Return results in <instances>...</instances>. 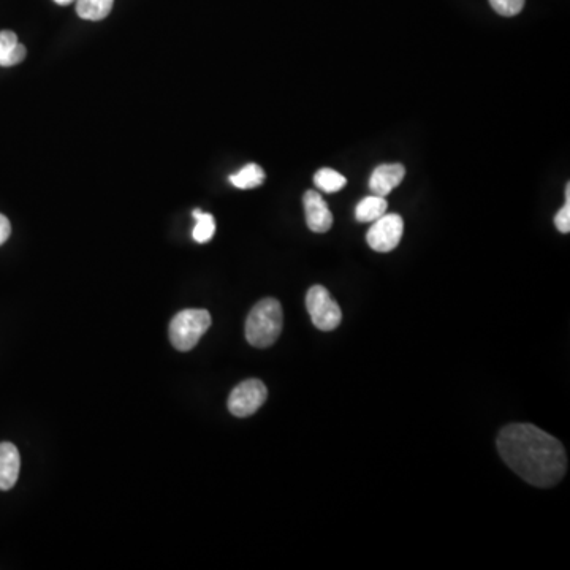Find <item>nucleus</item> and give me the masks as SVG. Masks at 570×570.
<instances>
[{"mask_svg": "<svg viewBox=\"0 0 570 570\" xmlns=\"http://www.w3.org/2000/svg\"><path fill=\"white\" fill-rule=\"evenodd\" d=\"M268 398V390L259 379H249L233 388L228 396V411L235 417H251Z\"/></svg>", "mask_w": 570, "mask_h": 570, "instance_id": "obj_5", "label": "nucleus"}, {"mask_svg": "<svg viewBox=\"0 0 570 570\" xmlns=\"http://www.w3.org/2000/svg\"><path fill=\"white\" fill-rule=\"evenodd\" d=\"M211 327V314L206 309H184L170 323V341L181 352L194 349Z\"/></svg>", "mask_w": 570, "mask_h": 570, "instance_id": "obj_3", "label": "nucleus"}, {"mask_svg": "<svg viewBox=\"0 0 570 570\" xmlns=\"http://www.w3.org/2000/svg\"><path fill=\"white\" fill-rule=\"evenodd\" d=\"M21 456L18 449L10 442L0 444V490L7 491L18 482Z\"/></svg>", "mask_w": 570, "mask_h": 570, "instance_id": "obj_9", "label": "nucleus"}, {"mask_svg": "<svg viewBox=\"0 0 570 570\" xmlns=\"http://www.w3.org/2000/svg\"><path fill=\"white\" fill-rule=\"evenodd\" d=\"M404 176H406V168L401 164L379 165L369 179V187L374 195L387 197L393 189L403 183Z\"/></svg>", "mask_w": 570, "mask_h": 570, "instance_id": "obj_8", "label": "nucleus"}, {"mask_svg": "<svg viewBox=\"0 0 570 570\" xmlns=\"http://www.w3.org/2000/svg\"><path fill=\"white\" fill-rule=\"evenodd\" d=\"M114 0H76V13L86 21H102L113 10Z\"/></svg>", "mask_w": 570, "mask_h": 570, "instance_id": "obj_12", "label": "nucleus"}, {"mask_svg": "<svg viewBox=\"0 0 570 570\" xmlns=\"http://www.w3.org/2000/svg\"><path fill=\"white\" fill-rule=\"evenodd\" d=\"M263 181H265V173L257 164L246 165L236 175L230 176V183L243 190L262 186Z\"/></svg>", "mask_w": 570, "mask_h": 570, "instance_id": "obj_13", "label": "nucleus"}, {"mask_svg": "<svg viewBox=\"0 0 570 570\" xmlns=\"http://www.w3.org/2000/svg\"><path fill=\"white\" fill-rule=\"evenodd\" d=\"M403 230V217L398 214H384L373 222L366 235V241L376 252H390L403 238Z\"/></svg>", "mask_w": 570, "mask_h": 570, "instance_id": "obj_6", "label": "nucleus"}, {"mask_svg": "<svg viewBox=\"0 0 570 570\" xmlns=\"http://www.w3.org/2000/svg\"><path fill=\"white\" fill-rule=\"evenodd\" d=\"M498 450L507 466L534 487H553L566 475L563 444L531 423L507 425L499 433Z\"/></svg>", "mask_w": 570, "mask_h": 570, "instance_id": "obj_1", "label": "nucleus"}, {"mask_svg": "<svg viewBox=\"0 0 570 570\" xmlns=\"http://www.w3.org/2000/svg\"><path fill=\"white\" fill-rule=\"evenodd\" d=\"M387 209L388 203L385 197L371 195V197L363 198L358 203L357 209H355V217H357L358 222H374L387 214Z\"/></svg>", "mask_w": 570, "mask_h": 570, "instance_id": "obj_11", "label": "nucleus"}, {"mask_svg": "<svg viewBox=\"0 0 570 570\" xmlns=\"http://www.w3.org/2000/svg\"><path fill=\"white\" fill-rule=\"evenodd\" d=\"M194 217L197 219L194 232H192L194 240L200 244L208 243V241H211V238H213L214 233H216V222H214V217L211 216V214L202 213L200 209H195Z\"/></svg>", "mask_w": 570, "mask_h": 570, "instance_id": "obj_15", "label": "nucleus"}, {"mask_svg": "<svg viewBox=\"0 0 570 570\" xmlns=\"http://www.w3.org/2000/svg\"><path fill=\"white\" fill-rule=\"evenodd\" d=\"M314 183L323 192L335 194V192L346 186L347 179L339 171L331 170V168H320L316 176H314Z\"/></svg>", "mask_w": 570, "mask_h": 570, "instance_id": "obj_14", "label": "nucleus"}, {"mask_svg": "<svg viewBox=\"0 0 570 570\" xmlns=\"http://www.w3.org/2000/svg\"><path fill=\"white\" fill-rule=\"evenodd\" d=\"M57 5H69L72 4L73 0H54Z\"/></svg>", "mask_w": 570, "mask_h": 570, "instance_id": "obj_19", "label": "nucleus"}, {"mask_svg": "<svg viewBox=\"0 0 570 570\" xmlns=\"http://www.w3.org/2000/svg\"><path fill=\"white\" fill-rule=\"evenodd\" d=\"M26 46L18 42V35L12 31H0V65L13 67L26 59Z\"/></svg>", "mask_w": 570, "mask_h": 570, "instance_id": "obj_10", "label": "nucleus"}, {"mask_svg": "<svg viewBox=\"0 0 570 570\" xmlns=\"http://www.w3.org/2000/svg\"><path fill=\"white\" fill-rule=\"evenodd\" d=\"M10 233H12V225H10V221H8L4 214H0V246L10 238Z\"/></svg>", "mask_w": 570, "mask_h": 570, "instance_id": "obj_18", "label": "nucleus"}, {"mask_svg": "<svg viewBox=\"0 0 570 570\" xmlns=\"http://www.w3.org/2000/svg\"><path fill=\"white\" fill-rule=\"evenodd\" d=\"M566 202L570 203V184H567L566 187Z\"/></svg>", "mask_w": 570, "mask_h": 570, "instance_id": "obj_20", "label": "nucleus"}, {"mask_svg": "<svg viewBox=\"0 0 570 570\" xmlns=\"http://www.w3.org/2000/svg\"><path fill=\"white\" fill-rule=\"evenodd\" d=\"M304 214L309 230L314 233H327L333 225V214L327 202L316 190H308L303 197Z\"/></svg>", "mask_w": 570, "mask_h": 570, "instance_id": "obj_7", "label": "nucleus"}, {"mask_svg": "<svg viewBox=\"0 0 570 570\" xmlns=\"http://www.w3.org/2000/svg\"><path fill=\"white\" fill-rule=\"evenodd\" d=\"M306 308H308L312 323L319 330L333 331L339 327L342 320L341 308L323 285H314L308 290Z\"/></svg>", "mask_w": 570, "mask_h": 570, "instance_id": "obj_4", "label": "nucleus"}, {"mask_svg": "<svg viewBox=\"0 0 570 570\" xmlns=\"http://www.w3.org/2000/svg\"><path fill=\"white\" fill-rule=\"evenodd\" d=\"M555 225L561 233L570 232V203L566 202L555 217Z\"/></svg>", "mask_w": 570, "mask_h": 570, "instance_id": "obj_17", "label": "nucleus"}, {"mask_svg": "<svg viewBox=\"0 0 570 570\" xmlns=\"http://www.w3.org/2000/svg\"><path fill=\"white\" fill-rule=\"evenodd\" d=\"M494 12L502 16H515L525 7V0H490Z\"/></svg>", "mask_w": 570, "mask_h": 570, "instance_id": "obj_16", "label": "nucleus"}, {"mask_svg": "<svg viewBox=\"0 0 570 570\" xmlns=\"http://www.w3.org/2000/svg\"><path fill=\"white\" fill-rule=\"evenodd\" d=\"M284 325L282 306L276 298L255 304L246 320V339L251 346L265 349L278 341Z\"/></svg>", "mask_w": 570, "mask_h": 570, "instance_id": "obj_2", "label": "nucleus"}]
</instances>
